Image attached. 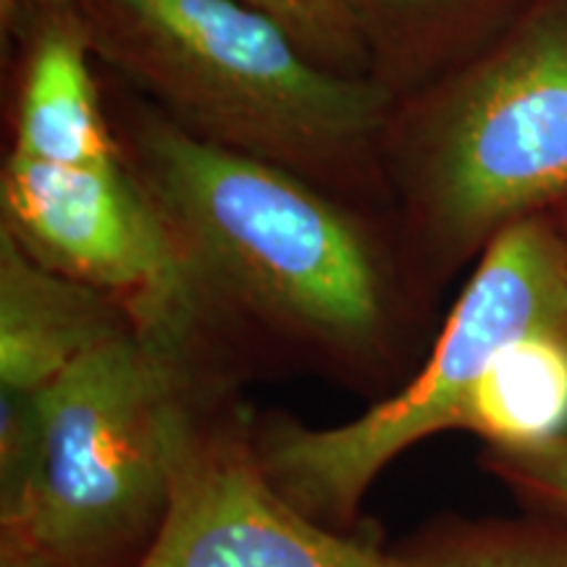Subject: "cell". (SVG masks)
I'll use <instances>...</instances> for the list:
<instances>
[{"label": "cell", "mask_w": 567, "mask_h": 567, "mask_svg": "<svg viewBox=\"0 0 567 567\" xmlns=\"http://www.w3.org/2000/svg\"><path fill=\"white\" fill-rule=\"evenodd\" d=\"M140 163L205 292L323 352L363 358L381 344L386 284L371 239L305 176L168 118L140 130Z\"/></svg>", "instance_id": "cell-1"}, {"label": "cell", "mask_w": 567, "mask_h": 567, "mask_svg": "<svg viewBox=\"0 0 567 567\" xmlns=\"http://www.w3.org/2000/svg\"><path fill=\"white\" fill-rule=\"evenodd\" d=\"M71 3L92 53L213 147L313 176L358 158L384 124V90L316 63L243 0Z\"/></svg>", "instance_id": "cell-2"}, {"label": "cell", "mask_w": 567, "mask_h": 567, "mask_svg": "<svg viewBox=\"0 0 567 567\" xmlns=\"http://www.w3.org/2000/svg\"><path fill=\"white\" fill-rule=\"evenodd\" d=\"M182 358L126 334L45 389L38 457L3 536L55 567H113L151 542L197 429Z\"/></svg>", "instance_id": "cell-3"}, {"label": "cell", "mask_w": 567, "mask_h": 567, "mask_svg": "<svg viewBox=\"0 0 567 567\" xmlns=\"http://www.w3.org/2000/svg\"><path fill=\"white\" fill-rule=\"evenodd\" d=\"M551 329H567V245L559 229L530 216L488 239L410 384L342 425L271 423L250 442L258 463L305 515L323 526L350 520L389 463L425 436L457 429L478 381L509 344Z\"/></svg>", "instance_id": "cell-4"}, {"label": "cell", "mask_w": 567, "mask_h": 567, "mask_svg": "<svg viewBox=\"0 0 567 567\" xmlns=\"http://www.w3.org/2000/svg\"><path fill=\"white\" fill-rule=\"evenodd\" d=\"M567 195V13L523 30L446 101L423 155L431 229L494 239Z\"/></svg>", "instance_id": "cell-5"}, {"label": "cell", "mask_w": 567, "mask_h": 567, "mask_svg": "<svg viewBox=\"0 0 567 567\" xmlns=\"http://www.w3.org/2000/svg\"><path fill=\"white\" fill-rule=\"evenodd\" d=\"M0 205L3 229L34 260L111 297L140 337L187 347L205 289L151 189L122 161L59 168L11 155Z\"/></svg>", "instance_id": "cell-6"}, {"label": "cell", "mask_w": 567, "mask_h": 567, "mask_svg": "<svg viewBox=\"0 0 567 567\" xmlns=\"http://www.w3.org/2000/svg\"><path fill=\"white\" fill-rule=\"evenodd\" d=\"M134 567H400L281 496L243 439L195 429L168 507Z\"/></svg>", "instance_id": "cell-7"}, {"label": "cell", "mask_w": 567, "mask_h": 567, "mask_svg": "<svg viewBox=\"0 0 567 567\" xmlns=\"http://www.w3.org/2000/svg\"><path fill=\"white\" fill-rule=\"evenodd\" d=\"M126 334L137 329L111 297L42 266L0 229V394H42Z\"/></svg>", "instance_id": "cell-8"}, {"label": "cell", "mask_w": 567, "mask_h": 567, "mask_svg": "<svg viewBox=\"0 0 567 567\" xmlns=\"http://www.w3.org/2000/svg\"><path fill=\"white\" fill-rule=\"evenodd\" d=\"M38 6L11 155L59 168L122 161L90 74L92 48L80 13L71 0H38Z\"/></svg>", "instance_id": "cell-9"}, {"label": "cell", "mask_w": 567, "mask_h": 567, "mask_svg": "<svg viewBox=\"0 0 567 567\" xmlns=\"http://www.w3.org/2000/svg\"><path fill=\"white\" fill-rule=\"evenodd\" d=\"M457 429L486 446H530L567 434V329L509 344L478 381Z\"/></svg>", "instance_id": "cell-10"}, {"label": "cell", "mask_w": 567, "mask_h": 567, "mask_svg": "<svg viewBox=\"0 0 567 567\" xmlns=\"http://www.w3.org/2000/svg\"><path fill=\"white\" fill-rule=\"evenodd\" d=\"M400 567H567L559 523H455L425 534Z\"/></svg>", "instance_id": "cell-11"}, {"label": "cell", "mask_w": 567, "mask_h": 567, "mask_svg": "<svg viewBox=\"0 0 567 567\" xmlns=\"http://www.w3.org/2000/svg\"><path fill=\"white\" fill-rule=\"evenodd\" d=\"M271 17L321 66L360 76L368 61V30L352 0H243Z\"/></svg>", "instance_id": "cell-12"}, {"label": "cell", "mask_w": 567, "mask_h": 567, "mask_svg": "<svg viewBox=\"0 0 567 567\" xmlns=\"http://www.w3.org/2000/svg\"><path fill=\"white\" fill-rule=\"evenodd\" d=\"M484 465L520 499L567 523V434L530 446H488Z\"/></svg>", "instance_id": "cell-13"}, {"label": "cell", "mask_w": 567, "mask_h": 567, "mask_svg": "<svg viewBox=\"0 0 567 567\" xmlns=\"http://www.w3.org/2000/svg\"><path fill=\"white\" fill-rule=\"evenodd\" d=\"M442 3L444 0H352V6L360 13V19H363V24H365V13H384V17H413V13L431 11Z\"/></svg>", "instance_id": "cell-14"}, {"label": "cell", "mask_w": 567, "mask_h": 567, "mask_svg": "<svg viewBox=\"0 0 567 567\" xmlns=\"http://www.w3.org/2000/svg\"><path fill=\"white\" fill-rule=\"evenodd\" d=\"M0 567H55L51 559L42 557L30 544L19 538L3 536V549H0Z\"/></svg>", "instance_id": "cell-15"}, {"label": "cell", "mask_w": 567, "mask_h": 567, "mask_svg": "<svg viewBox=\"0 0 567 567\" xmlns=\"http://www.w3.org/2000/svg\"><path fill=\"white\" fill-rule=\"evenodd\" d=\"M19 19V0H0V24L3 32H9V27L17 24Z\"/></svg>", "instance_id": "cell-16"}, {"label": "cell", "mask_w": 567, "mask_h": 567, "mask_svg": "<svg viewBox=\"0 0 567 567\" xmlns=\"http://www.w3.org/2000/svg\"><path fill=\"white\" fill-rule=\"evenodd\" d=\"M559 234H563V239H565V245H567V216H565V221H563V229H559Z\"/></svg>", "instance_id": "cell-17"}]
</instances>
